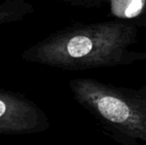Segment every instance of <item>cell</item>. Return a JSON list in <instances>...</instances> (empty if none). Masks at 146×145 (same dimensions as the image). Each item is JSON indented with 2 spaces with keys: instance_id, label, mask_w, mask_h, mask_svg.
<instances>
[{
  "instance_id": "1",
  "label": "cell",
  "mask_w": 146,
  "mask_h": 145,
  "mask_svg": "<svg viewBox=\"0 0 146 145\" xmlns=\"http://www.w3.org/2000/svg\"><path fill=\"white\" fill-rule=\"evenodd\" d=\"M137 28L128 22L80 23L50 34L22 53L26 62L63 70L128 66L146 60L131 49Z\"/></svg>"
},
{
  "instance_id": "2",
  "label": "cell",
  "mask_w": 146,
  "mask_h": 145,
  "mask_svg": "<svg viewBox=\"0 0 146 145\" xmlns=\"http://www.w3.org/2000/svg\"><path fill=\"white\" fill-rule=\"evenodd\" d=\"M74 99L121 145H146V85L118 87L90 77L70 81Z\"/></svg>"
},
{
  "instance_id": "3",
  "label": "cell",
  "mask_w": 146,
  "mask_h": 145,
  "mask_svg": "<svg viewBox=\"0 0 146 145\" xmlns=\"http://www.w3.org/2000/svg\"><path fill=\"white\" fill-rule=\"evenodd\" d=\"M51 123L43 109L25 95L0 89V135L39 133Z\"/></svg>"
},
{
  "instance_id": "4",
  "label": "cell",
  "mask_w": 146,
  "mask_h": 145,
  "mask_svg": "<svg viewBox=\"0 0 146 145\" xmlns=\"http://www.w3.org/2000/svg\"><path fill=\"white\" fill-rule=\"evenodd\" d=\"M35 11L34 6L27 0L0 1V26L20 21Z\"/></svg>"
},
{
  "instance_id": "5",
  "label": "cell",
  "mask_w": 146,
  "mask_h": 145,
  "mask_svg": "<svg viewBox=\"0 0 146 145\" xmlns=\"http://www.w3.org/2000/svg\"><path fill=\"white\" fill-rule=\"evenodd\" d=\"M63 1L74 4V5H86V3L88 2V0H63Z\"/></svg>"
}]
</instances>
